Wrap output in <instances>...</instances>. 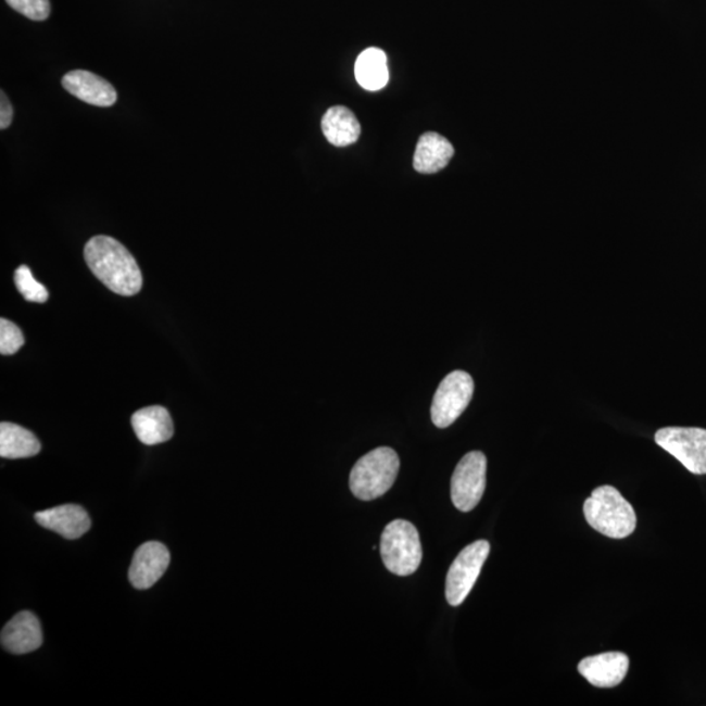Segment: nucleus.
Masks as SVG:
<instances>
[{"instance_id": "nucleus-1", "label": "nucleus", "mask_w": 706, "mask_h": 706, "mask_svg": "<svg viewBox=\"0 0 706 706\" xmlns=\"http://www.w3.org/2000/svg\"><path fill=\"white\" fill-rule=\"evenodd\" d=\"M85 259L96 278L121 297H134L143 287L137 261L113 237L94 236L87 242Z\"/></svg>"}, {"instance_id": "nucleus-2", "label": "nucleus", "mask_w": 706, "mask_h": 706, "mask_svg": "<svg viewBox=\"0 0 706 706\" xmlns=\"http://www.w3.org/2000/svg\"><path fill=\"white\" fill-rule=\"evenodd\" d=\"M583 513L588 524L608 538H627L638 525L633 506L612 486L596 488L583 504Z\"/></svg>"}, {"instance_id": "nucleus-3", "label": "nucleus", "mask_w": 706, "mask_h": 706, "mask_svg": "<svg viewBox=\"0 0 706 706\" xmlns=\"http://www.w3.org/2000/svg\"><path fill=\"white\" fill-rule=\"evenodd\" d=\"M400 457L391 447H377L356 462L350 474V488L363 502L383 496L395 483Z\"/></svg>"}, {"instance_id": "nucleus-4", "label": "nucleus", "mask_w": 706, "mask_h": 706, "mask_svg": "<svg viewBox=\"0 0 706 706\" xmlns=\"http://www.w3.org/2000/svg\"><path fill=\"white\" fill-rule=\"evenodd\" d=\"M380 551L384 567L391 573L409 576L420 567L423 550L419 532L404 519H395L384 528Z\"/></svg>"}, {"instance_id": "nucleus-5", "label": "nucleus", "mask_w": 706, "mask_h": 706, "mask_svg": "<svg viewBox=\"0 0 706 706\" xmlns=\"http://www.w3.org/2000/svg\"><path fill=\"white\" fill-rule=\"evenodd\" d=\"M657 444L676 457L686 470L706 474V429L667 427L656 433Z\"/></svg>"}, {"instance_id": "nucleus-6", "label": "nucleus", "mask_w": 706, "mask_h": 706, "mask_svg": "<svg viewBox=\"0 0 706 706\" xmlns=\"http://www.w3.org/2000/svg\"><path fill=\"white\" fill-rule=\"evenodd\" d=\"M490 550V543L478 541L461 551L446 576L445 593L449 605L457 607L465 602L478 580Z\"/></svg>"}, {"instance_id": "nucleus-7", "label": "nucleus", "mask_w": 706, "mask_h": 706, "mask_svg": "<svg viewBox=\"0 0 706 706\" xmlns=\"http://www.w3.org/2000/svg\"><path fill=\"white\" fill-rule=\"evenodd\" d=\"M474 394L472 377L464 370L449 374L433 396L432 421L438 428H447L464 414Z\"/></svg>"}, {"instance_id": "nucleus-8", "label": "nucleus", "mask_w": 706, "mask_h": 706, "mask_svg": "<svg viewBox=\"0 0 706 706\" xmlns=\"http://www.w3.org/2000/svg\"><path fill=\"white\" fill-rule=\"evenodd\" d=\"M487 484V458L481 452L465 455L452 477V502L461 512L477 508Z\"/></svg>"}, {"instance_id": "nucleus-9", "label": "nucleus", "mask_w": 706, "mask_h": 706, "mask_svg": "<svg viewBox=\"0 0 706 706\" xmlns=\"http://www.w3.org/2000/svg\"><path fill=\"white\" fill-rule=\"evenodd\" d=\"M171 563L169 550L160 542H147L135 552L128 580L135 589L147 590L162 579Z\"/></svg>"}, {"instance_id": "nucleus-10", "label": "nucleus", "mask_w": 706, "mask_h": 706, "mask_svg": "<svg viewBox=\"0 0 706 706\" xmlns=\"http://www.w3.org/2000/svg\"><path fill=\"white\" fill-rule=\"evenodd\" d=\"M629 658L621 652H608L583 658L579 671L590 684L598 689H614L627 677Z\"/></svg>"}, {"instance_id": "nucleus-11", "label": "nucleus", "mask_w": 706, "mask_h": 706, "mask_svg": "<svg viewBox=\"0 0 706 706\" xmlns=\"http://www.w3.org/2000/svg\"><path fill=\"white\" fill-rule=\"evenodd\" d=\"M62 86L68 93L89 105L109 108L117 101V92L111 83L89 71H71L63 76Z\"/></svg>"}, {"instance_id": "nucleus-12", "label": "nucleus", "mask_w": 706, "mask_h": 706, "mask_svg": "<svg viewBox=\"0 0 706 706\" xmlns=\"http://www.w3.org/2000/svg\"><path fill=\"white\" fill-rule=\"evenodd\" d=\"M35 518L42 528L54 531L71 541L79 539L91 529V518L88 513L81 506L74 504L37 512Z\"/></svg>"}, {"instance_id": "nucleus-13", "label": "nucleus", "mask_w": 706, "mask_h": 706, "mask_svg": "<svg viewBox=\"0 0 706 706\" xmlns=\"http://www.w3.org/2000/svg\"><path fill=\"white\" fill-rule=\"evenodd\" d=\"M41 645L42 629L35 614H17L3 628L2 646L12 654L31 653Z\"/></svg>"}, {"instance_id": "nucleus-14", "label": "nucleus", "mask_w": 706, "mask_h": 706, "mask_svg": "<svg viewBox=\"0 0 706 706\" xmlns=\"http://www.w3.org/2000/svg\"><path fill=\"white\" fill-rule=\"evenodd\" d=\"M135 434L144 445H157L169 441L175 434V426L169 411L162 406H151L137 411L131 417Z\"/></svg>"}, {"instance_id": "nucleus-15", "label": "nucleus", "mask_w": 706, "mask_h": 706, "mask_svg": "<svg viewBox=\"0 0 706 706\" xmlns=\"http://www.w3.org/2000/svg\"><path fill=\"white\" fill-rule=\"evenodd\" d=\"M454 156V147L440 134L421 135L414 155V168L421 175H433L446 168Z\"/></svg>"}, {"instance_id": "nucleus-16", "label": "nucleus", "mask_w": 706, "mask_h": 706, "mask_svg": "<svg viewBox=\"0 0 706 706\" xmlns=\"http://www.w3.org/2000/svg\"><path fill=\"white\" fill-rule=\"evenodd\" d=\"M323 130L332 146L346 147L356 143L362 127L356 115L344 106H333L323 118Z\"/></svg>"}, {"instance_id": "nucleus-17", "label": "nucleus", "mask_w": 706, "mask_h": 706, "mask_svg": "<svg viewBox=\"0 0 706 706\" xmlns=\"http://www.w3.org/2000/svg\"><path fill=\"white\" fill-rule=\"evenodd\" d=\"M40 451V441L28 429L14 423L0 424V455L2 458H30Z\"/></svg>"}, {"instance_id": "nucleus-18", "label": "nucleus", "mask_w": 706, "mask_h": 706, "mask_svg": "<svg viewBox=\"0 0 706 706\" xmlns=\"http://www.w3.org/2000/svg\"><path fill=\"white\" fill-rule=\"evenodd\" d=\"M355 75L358 85L367 91H380L389 80L387 54L377 48L363 51L355 64Z\"/></svg>"}, {"instance_id": "nucleus-19", "label": "nucleus", "mask_w": 706, "mask_h": 706, "mask_svg": "<svg viewBox=\"0 0 706 706\" xmlns=\"http://www.w3.org/2000/svg\"><path fill=\"white\" fill-rule=\"evenodd\" d=\"M15 285L24 297L30 303H45L49 299L47 287L42 286L35 279L28 266H21L15 272Z\"/></svg>"}, {"instance_id": "nucleus-20", "label": "nucleus", "mask_w": 706, "mask_h": 706, "mask_svg": "<svg viewBox=\"0 0 706 706\" xmlns=\"http://www.w3.org/2000/svg\"><path fill=\"white\" fill-rule=\"evenodd\" d=\"M23 332L9 319H0V353L14 355L24 345Z\"/></svg>"}, {"instance_id": "nucleus-21", "label": "nucleus", "mask_w": 706, "mask_h": 706, "mask_svg": "<svg viewBox=\"0 0 706 706\" xmlns=\"http://www.w3.org/2000/svg\"><path fill=\"white\" fill-rule=\"evenodd\" d=\"M11 9L35 22H43L50 15L49 0H5Z\"/></svg>"}, {"instance_id": "nucleus-22", "label": "nucleus", "mask_w": 706, "mask_h": 706, "mask_svg": "<svg viewBox=\"0 0 706 706\" xmlns=\"http://www.w3.org/2000/svg\"><path fill=\"white\" fill-rule=\"evenodd\" d=\"M0 96H2V101H0V128L5 130V128L10 127L12 118H14V108H12L4 92L0 93Z\"/></svg>"}]
</instances>
